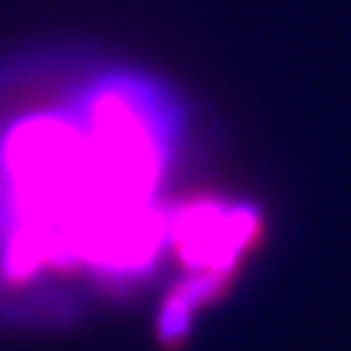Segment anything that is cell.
I'll list each match as a JSON object with an SVG mask.
<instances>
[{
	"label": "cell",
	"instance_id": "1",
	"mask_svg": "<svg viewBox=\"0 0 351 351\" xmlns=\"http://www.w3.org/2000/svg\"><path fill=\"white\" fill-rule=\"evenodd\" d=\"M260 216L249 205L194 199L166 213V241L191 274L232 282L241 257L260 235Z\"/></svg>",
	"mask_w": 351,
	"mask_h": 351
}]
</instances>
